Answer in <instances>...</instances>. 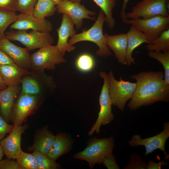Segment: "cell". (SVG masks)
<instances>
[{
    "mask_svg": "<svg viewBox=\"0 0 169 169\" xmlns=\"http://www.w3.org/2000/svg\"><path fill=\"white\" fill-rule=\"evenodd\" d=\"M130 77L136 81L134 94L127 104L130 110H135L158 101H169V84L164 81L162 71L141 72Z\"/></svg>",
    "mask_w": 169,
    "mask_h": 169,
    "instance_id": "6da1fadb",
    "label": "cell"
},
{
    "mask_svg": "<svg viewBox=\"0 0 169 169\" xmlns=\"http://www.w3.org/2000/svg\"><path fill=\"white\" fill-rule=\"evenodd\" d=\"M104 36L106 44L113 51L118 62L122 65H126L127 39L126 33L110 35L105 33Z\"/></svg>",
    "mask_w": 169,
    "mask_h": 169,
    "instance_id": "d6986e66",
    "label": "cell"
},
{
    "mask_svg": "<svg viewBox=\"0 0 169 169\" xmlns=\"http://www.w3.org/2000/svg\"><path fill=\"white\" fill-rule=\"evenodd\" d=\"M44 100L38 96L20 93L11 110L10 119L13 125H22L28 116L36 111Z\"/></svg>",
    "mask_w": 169,
    "mask_h": 169,
    "instance_id": "5b68a950",
    "label": "cell"
},
{
    "mask_svg": "<svg viewBox=\"0 0 169 169\" xmlns=\"http://www.w3.org/2000/svg\"><path fill=\"white\" fill-rule=\"evenodd\" d=\"M7 86L5 83L0 74V90L5 89Z\"/></svg>",
    "mask_w": 169,
    "mask_h": 169,
    "instance_id": "60d3db41",
    "label": "cell"
},
{
    "mask_svg": "<svg viewBox=\"0 0 169 169\" xmlns=\"http://www.w3.org/2000/svg\"><path fill=\"white\" fill-rule=\"evenodd\" d=\"M0 49L5 52L14 63L21 68L31 70L29 50L17 46L4 35L0 37Z\"/></svg>",
    "mask_w": 169,
    "mask_h": 169,
    "instance_id": "5bb4252c",
    "label": "cell"
},
{
    "mask_svg": "<svg viewBox=\"0 0 169 169\" xmlns=\"http://www.w3.org/2000/svg\"><path fill=\"white\" fill-rule=\"evenodd\" d=\"M66 61L56 46L52 45L39 49L30 55L31 70H53L56 65Z\"/></svg>",
    "mask_w": 169,
    "mask_h": 169,
    "instance_id": "9c48e42d",
    "label": "cell"
},
{
    "mask_svg": "<svg viewBox=\"0 0 169 169\" xmlns=\"http://www.w3.org/2000/svg\"><path fill=\"white\" fill-rule=\"evenodd\" d=\"M0 9L15 13L18 11L17 0H0Z\"/></svg>",
    "mask_w": 169,
    "mask_h": 169,
    "instance_id": "836d02e7",
    "label": "cell"
},
{
    "mask_svg": "<svg viewBox=\"0 0 169 169\" xmlns=\"http://www.w3.org/2000/svg\"><path fill=\"white\" fill-rule=\"evenodd\" d=\"M15 13L0 9V37L5 34L4 32L7 27L16 20Z\"/></svg>",
    "mask_w": 169,
    "mask_h": 169,
    "instance_id": "4dcf8cb0",
    "label": "cell"
},
{
    "mask_svg": "<svg viewBox=\"0 0 169 169\" xmlns=\"http://www.w3.org/2000/svg\"><path fill=\"white\" fill-rule=\"evenodd\" d=\"M147 164L141 159L140 155L133 153L131 155L129 164L124 169H146Z\"/></svg>",
    "mask_w": 169,
    "mask_h": 169,
    "instance_id": "d6a6232c",
    "label": "cell"
},
{
    "mask_svg": "<svg viewBox=\"0 0 169 169\" xmlns=\"http://www.w3.org/2000/svg\"><path fill=\"white\" fill-rule=\"evenodd\" d=\"M55 136L47 128L44 129L36 138L33 145L29 149L47 155L52 146Z\"/></svg>",
    "mask_w": 169,
    "mask_h": 169,
    "instance_id": "603a6c76",
    "label": "cell"
},
{
    "mask_svg": "<svg viewBox=\"0 0 169 169\" xmlns=\"http://www.w3.org/2000/svg\"><path fill=\"white\" fill-rule=\"evenodd\" d=\"M73 144L69 136L65 133H59L55 137L52 146L47 155L55 160L68 152Z\"/></svg>",
    "mask_w": 169,
    "mask_h": 169,
    "instance_id": "7402d4cb",
    "label": "cell"
},
{
    "mask_svg": "<svg viewBox=\"0 0 169 169\" xmlns=\"http://www.w3.org/2000/svg\"><path fill=\"white\" fill-rule=\"evenodd\" d=\"M15 64L8 54L0 49V66Z\"/></svg>",
    "mask_w": 169,
    "mask_h": 169,
    "instance_id": "74e56055",
    "label": "cell"
},
{
    "mask_svg": "<svg viewBox=\"0 0 169 169\" xmlns=\"http://www.w3.org/2000/svg\"><path fill=\"white\" fill-rule=\"evenodd\" d=\"M169 137V122H165L163 125V130L159 134L153 136L142 139L140 135H133L131 139L128 142V144L131 146L135 147L143 146L145 147L146 151L145 155L147 156L151 153L154 150L159 149L163 152L165 158H169V155L165 149L166 141Z\"/></svg>",
    "mask_w": 169,
    "mask_h": 169,
    "instance_id": "7c38bea8",
    "label": "cell"
},
{
    "mask_svg": "<svg viewBox=\"0 0 169 169\" xmlns=\"http://www.w3.org/2000/svg\"><path fill=\"white\" fill-rule=\"evenodd\" d=\"M56 4L59 3V2H60L61 1L63 0H52Z\"/></svg>",
    "mask_w": 169,
    "mask_h": 169,
    "instance_id": "ee69618b",
    "label": "cell"
},
{
    "mask_svg": "<svg viewBox=\"0 0 169 169\" xmlns=\"http://www.w3.org/2000/svg\"><path fill=\"white\" fill-rule=\"evenodd\" d=\"M0 169H20L17 161L8 159L0 161Z\"/></svg>",
    "mask_w": 169,
    "mask_h": 169,
    "instance_id": "8d00e7d4",
    "label": "cell"
},
{
    "mask_svg": "<svg viewBox=\"0 0 169 169\" xmlns=\"http://www.w3.org/2000/svg\"><path fill=\"white\" fill-rule=\"evenodd\" d=\"M29 71L15 64L0 66V74L7 86L20 84L22 78Z\"/></svg>",
    "mask_w": 169,
    "mask_h": 169,
    "instance_id": "44dd1931",
    "label": "cell"
},
{
    "mask_svg": "<svg viewBox=\"0 0 169 169\" xmlns=\"http://www.w3.org/2000/svg\"><path fill=\"white\" fill-rule=\"evenodd\" d=\"M38 0H17L18 11L33 15L34 6Z\"/></svg>",
    "mask_w": 169,
    "mask_h": 169,
    "instance_id": "1f68e13d",
    "label": "cell"
},
{
    "mask_svg": "<svg viewBox=\"0 0 169 169\" xmlns=\"http://www.w3.org/2000/svg\"><path fill=\"white\" fill-rule=\"evenodd\" d=\"M106 17L103 12L100 9L97 19L93 25L89 29L82 32L75 34L69 40L71 45L84 41L93 42L99 47L96 54L99 57H106L110 56L112 53L105 43L103 27L105 22Z\"/></svg>",
    "mask_w": 169,
    "mask_h": 169,
    "instance_id": "3957f363",
    "label": "cell"
},
{
    "mask_svg": "<svg viewBox=\"0 0 169 169\" xmlns=\"http://www.w3.org/2000/svg\"><path fill=\"white\" fill-rule=\"evenodd\" d=\"M27 128L25 124L14 126L9 135L0 142L4 154L7 159H15L22 151L21 147L22 134Z\"/></svg>",
    "mask_w": 169,
    "mask_h": 169,
    "instance_id": "2e32d148",
    "label": "cell"
},
{
    "mask_svg": "<svg viewBox=\"0 0 169 169\" xmlns=\"http://www.w3.org/2000/svg\"><path fill=\"white\" fill-rule=\"evenodd\" d=\"M102 163L108 169H119V167L116 163L115 158L112 153L105 156Z\"/></svg>",
    "mask_w": 169,
    "mask_h": 169,
    "instance_id": "d590c367",
    "label": "cell"
},
{
    "mask_svg": "<svg viewBox=\"0 0 169 169\" xmlns=\"http://www.w3.org/2000/svg\"><path fill=\"white\" fill-rule=\"evenodd\" d=\"M76 66L79 70L88 72L92 70L95 65L94 59L91 55L84 53L80 55L77 59Z\"/></svg>",
    "mask_w": 169,
    "mask_h": 169,
    "instance_id": "f546056e",
    "label": "cell"
},
{
    "mask_svg": "<svg viewBox=\"0 0 169 169\" xmlns=\"http://www.w3.org/2000/svg\"><path fill=\"white\" fill-rule=\"evenodd\" d=\"M21 89L20 84L8 86L5 89L0 90V113L7 122L11 120L12 109Z\"/></svg>",
    "mask_w": 169,
    "mask_h": 169,
    "instance_id": "ac0fdd59",
    "label": "cell"
},
{
    "mask_svg": "<svg viewBox=\"0 0 169 169\" xmlns=\"http://www.w3.org/2000/svg\"><path fill=\"white\" fill-rule=\"evenodd\" d=\"M71 2L80 3L82 0H69Z\"/></svg>",
    "mask_w": 169,
    "mask_h": 169,
    "instance_id": "7bdbcfd3",
    "label": "cell"
},
{
    "mask_svg": "<svg viewBox=\"0 0 169 169\" xmlns=\"http://www.w3.org/2000/svg\"><path fill=\"white\" fill-rule=\"evenodd\" d=\"M56 3L52 0H38L35 4L33 15L40 19L53 16L56 10Z\"/></svg>",
    "mask_w": 169,
    "mask_h": 169,
    "instance_id": "cb8c5ba5",
    "label": "cell"
},
{
    "mask_svg": "<svg viewBox=\"0 0 169 169\" xmlns=\"http://www.w3.org/2000/svg\"><path fill=\"white\" fill-rule=\"evenodd\" d=\"M20 169H37L34 155L22 151L16 158Z\"/></svg>",
    "mask_w": 169,
    "mask_h": 169,
    "instance_id": "f1b7e54d",
    "label": "cell"
},
{
    "mask_svg": "<svg viewBox=\"0 0 169 169\" xmlns=\"http://www.w3.org/2000/svg\"><path fill=\"white\" fill-rule=\"evenodd\" d=\"M168 164L167 162H165L164 160L160 161L158 163L154 162L151 160H149L146 165V169H160L163 166H166Z\"/></svg>",
    "mask_w": 169,
    "mask_h": 169,
    "instance_id": "f35d334b",
    "label": "cell"
},
{
    "mask_svg": "<svg viewBox=\"0 0 169 169\" xmlns=\"http://www.w3.org/2000/svg\"><path fill=\"white\" fill-rule=\"evenodd\" d=\"M4 154V152L3 148L0 144V161L2 160Z\"/></svg>",
    "mask_w": 169,
    "mask_h": 169,
    "instance_id": "b9f144b4",
    "label": "cell"
},
{
    "mask_svg": "<svg viewBox=\"0 0 169 169\" xmlns=\"http://www.w3.org/2000/svg\"><path fill=\"white\" fill-rule=\"evenodd\" d=\"M148 55L150 58L158 60L162 65L165 71L164 81L169 84V50L164 52L149 51Z\"/></svg>",
    "mask_w": 169,
    "mask_h": 169,
    "instance_id": "83f0119b",
    "label": "cell"
},
{
    "mask_svg": "<svg viewBox=\"0 0 169 169\" xmlns=\"http://www.w3.org/2000/svg\"><path fill=\"white\" fill-rule=\"evenodd\" d=\"M147 50L164 52L169 50V28L162 32L160 35L146 45Z\"/></svg>",
    "mask_w": 169,
    "mask_h": 169,
    "instance_id": "484cf974",
    "label": "cell"
},
{
    "mask_svg": "<svg viewBox=\"0 0 169 169\" xmlns=\"http://www.w3.org/2000/svg\"><path fill=\"white\" fill-rule=\"evenodd\" d=\"M126 24L134 26L151 42L169 28V16H157L147 19L140 18L128 19Z\"/></svg>",
    "mask_w": 169,
    "mask_h": 169,
    "instance_id": "8fae6325",
    "label": "cell"
},
{
    "mask_svg": "<svg viewBox=\"0 0 169 169\" xmlns=\"http://www.w3.org/2000/svg\"><path fill=\"white\" fill-rule=\"evenodd\" d=\"M44 70H31L21 81L20 93L37 95L44 99L52 95L56 87L53 77Z\"/></svg>",
    "mask_w": 169,
    "mask_h": 169,
    "instance_id": "7a4b0ae2",
    "label": "cell"
},
{
    "mask_svg": "<svg viewBox=\"0 0 169 169\" xmlns=\"http://www.w3.org/2000/svg\"><path fill=\"white\" fill-rule=\"evenodd\" d=\"M169 0H142L126 13L128 19H147L157 16H168Z\"/></svg>",
    "mask_w": 169,
    "mask_h": 169,
    "instance_id": "30bf717a",
    "label": "cell"
},
{
    "mask_svg": "<svg viewBox=\"0 0 169 169\" xmlns=\"http://www.w3.org/2000/svg\"><path fill=\"white\" fill-rule=\"evenodd\" d=\"M56 10L59 13L65 14L69 16L75 25L77 29L82 26L83 20L87 19L95 20V12L86 9L80 3L69 0H63L56 4Z\"/></svg>",
    "mask_w": 169,
    "mask_h": 169,
    "instance_id": "4fadbf2b",
    "label": "cell"
},
{
    "mask_svg": "<svg viewBox=\"0 0 169 169\" xmlns=\"http://www.w3.org/2000/svg\"><path fill=\"white\" fill-rule=\"evenodd\" d=\"M104 13L105 22L108 27L112 29L115 26V21L113 15V11L115 6L116 0H92Z\"/></svg>",
    "mask_w": 169,
    "mask_h": 169,
    "instance_id": "d4e9b609",
    "label": "cell"
},
{
    "mask_svg": "<svg viewBox=\"0 0 169 169\" xmlns=\"http://www.w3.org/2000/svg\"><path fill=\"white\" fill-rule=\"evenodd\" d=\"M109 95L112 105L123 111L126 102L132 98L135 91L136 83H132L122 79L120 77L119 80L115 78L113 72L110 71L108 74Z\"/></svg>",
    "mask_w": 169,
    "mask_h": 169,
    "instance_id": "52a82bcc",
    "label": "cell"
},
{
    "mask_svg": "<svg viewBox=\"0 0 169 169\" xmlns=\"http://www.w3.org/2000/svg\"><path fill=\"white\" fill-rule=\"evenodd\" d=\"M14 127L13 125L8 124L0 115V141L4 137L6 134L10 133Z\"/></svg>",
    "mask_w": 169,
    "mask_h": 169,
    "instance_id": "e575fe53",
    "label": "cell"
},
{
    "mask_svg": "<svg viewBox=\"0 0 169 169\" xmlns=\"http://www.w3.org/2000/svg\"><path fill=\"white\" fill-rule=\"evenodd\" d=\"M35 158L37 169H57L61 166L56 161L45 154L37 151L33 153Z\"/></svg>",
    "mask_w": 169,
    "mask_h": 169,
    "instance_id": "4316f807",
    "label": "cell"
},
{
    "mask_svg": "<svg viewBox=\"0 0 169 169\" xmlns=\"http://www.w3.org/2000/svg\"><path fill=\"white\" fill-rule=\"evenodd\" d=\"M6 37L10 40L20 42L29 50L40 49L54 43V40L49 33L32 30H17L5 33Z\"/></svg>",
    "mask_w": 169,
    "mask_h": 169,
    "instance_id": "ba28073f",
    "label": "cell"
},
{
    "mask_svg": "<svg viewBox=\"0 0 169 169\" xmlns=\"http://www.w3.org/2000/svg\"><path fill=\"white\" fill-rule=\"evenodd\" d=\"M129 0H123V2L122 6L121 11L120 12V15L122 23L126 24V22L128 19L126 17V13L125 10L126 8L127 4Z\"/></svg>",
    "mask_w": 169,
    "mask_h": 169,
    "instance_id": "ab89813d",
    "label": "cell"
},
{
    "mask_svg": "<svg viewBox=\"0 0 169 169\" xmlns=\"http://www.w3.org/2000/svg\"><path fill=\"white\" fill-rule=\"evenodd\" d=\"M10 27L11 29L27 30L31 29L49 33L53 29L52 23L48 20L40 19L33 15L22 13L17 15L16 20Z\"/></svg>",
    "mask_w": 169,
    "mask_h": 169,
    "instance_id": "9a60e30c",
    "label": "cell"
},
{
    "mask_svg": "<svg viewBox=\"0 0 169 169\" xmlns=\"http://www.w3.org/2000/svg\"><path fill=\"white\" fill-rule=\"evenodd\" d=\"M126 34L127 39L126 65L130 66L132 63L135 64V59L132 56L134 50L144 43L148 44L151 42L143 33L132 25Z\"/></svg>",
    "mask_w": 169,
    "mask_h": 169,
    "instance_id": "ffe728a7",
    "label": "cell"
},
{
    "mask_svg": "<svg viewBox=\"0 0 169 169\" xmlns=\"http://www.w3.org/2000/svg\"><path fill=\"white\" fill-rule=\"evenodd\" d=\"M74 24L70 18L65 14H63L62 22L60 27L57 29L58 40L56 45L63 56L67 51L71 52L75 49L74 45L69 43V39L76 33Z\"/></svg>",
    "mask_w": 169,
    "mask_h": 169,
    "instance_id": "e0dca14e",
    "label": "cell"
},
{
    "mask_svg": "<svg viewBox=\"0 0 169 169\" xmlns=\"http://www.w3.org/2000/svg\"><path fill=\"white\" fill-rule=\"evenodd\" d=\"M99 75L104 80L99 98L100 110L96 121L88 132L89 136H92L95 132L96 133H99L101 126L110 124L114 118L112 112V105L109 91L108 74L105 72L102 71L99 72Z\"/></svg>",
    "mask_w": 169,
    "mask_h": 169,
    "instance_id": "8992f818",
    "label": "cell"
},
{
    "mask_svg": "<svg viewBox=\"0 0 169 169\" xmlns=\"http://www.w3.org/2000/svg\"><path fill=\"white\" fill-rule=\"evenodd\" d=\"M114 146L113 136L101 138L95 137L90 139L85 148L75 154L73 158L86 161L89 167L92 168L95 164L102 163L104 158L112 153Z\"/></svg>",
    "mask_w": 169,
    "mask_h": 169,
    "instance_id": "277c9868",
    "label": "cell"
}]
</instances>
